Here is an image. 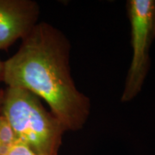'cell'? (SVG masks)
Instances as JSON below:
<instances>
[{"label": "cell", "mask_w": 155, "mask_h": 155, "mask_svg": "<svg viewBox=\"0 0 155 155\" xmlns=\"http://www.w3.org/2000/svg\"><path fill=\"white\" fill-rule=\"evenodd\" d=\"M126 6L133 54L121 97L122 103L132 101L141 91L150 69V48L155 40V0H128Z\"/></svg>", "instance_id": "3957f363"}, {"label": "cell", "mask_w": 155, "mask_h": 155, "mask_svg": "<svg viewBox=\"0 0 155 155\" xmlns=\"http://www.w3.org/2000/svg\"><path fill=\"white\" fill-rule=\"evenodd\" d=\"M70 54L65 34L48 22H38L17 53L4 61L3 81L44 100L67 131H78L88 120L91 103L73 81Z\"/></svg>", "instance_id": "6da1fadb"}, {"label": "cell", "mask_w": 155, "mask_h": 155, "mask_svg": "<svg viewBox=\"0 0 155 155\" xmlns=\"http://www.w3.org/2000/svg\"><path fill=\"white\" fill-rule=\"evenodd\" d=\"M3 72H4V61L0 60V81H3Z\"/></svg>", "instance_id": "52a82bcc"}, {"label": "cell", "mask_w": 155, "mask_h": 155, "mask_svg": "<svg viewBox=\"0 0 155 155\" xmlns=\"http://www.w3.org/2000/svg\"><path fill=\"white\" fill-rule=\"evenodd\" d=\"M40 6L33 0H0V50L24 39L38 23Z\"/></svg>", "instance_id": "277c9868"}, {"label": "cell", "mask_w": 155, "mask_h": 155, "mask_svg": "<svg viewBox=\"0 0 155 155\" xmlns=\"http://www.w3.org/2000/svg\"><path fill=\"white\" fill-rule=\"evenodd\" d=\"M4 91L5 90L0 88V105H1V102H2V99H3V96H4Z\"/></svg>", "instance_id": "ba28073f"}, {"label": "cell", "mask_w": 155, "mask_h": 155, "mask_svg": "<svg viewBox=\"0 0 155 155\" xmlns=\"http://www.w3.org/2000/svg\"><path fill=\"white\" fill-rule=\"evenodd\" d=\"M7 155H37L26 145L17 141Z\"/></svg>", "instance_id": "8992f818"}, {"label": "cell", "mask_w": 155, "mask_h": 155, "mask_svg": "<svg viewBox=\"0 0 155 155\" xmlns=\"http://www.w3.org/2000/svg\"><path fill=\"white\" fill-rule=\"evenodd\" d=\"M18 141L11 124L0 113V155H7Z\"/></svg>", "instance_id": "5b68a950"}, {"label": "cell", "mask_w": 155, "mask_h": 155, "mask_svg": "<svg viewBox=\"0 0 155 155\" xmlns=\"http://www.w3.org/2000/svg\"><path fill=\"white\" fill-rule=\"evenodd\" d=\"M19 142L37 155H59L66 127L37 96L18 87H7L0 105Z\"/></svg>", "instance_id": "7a4b0ae2"}]
</instances>
